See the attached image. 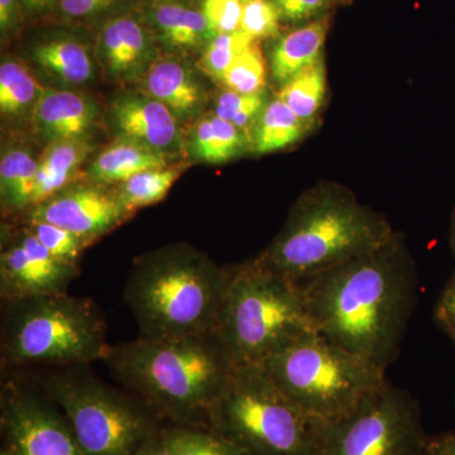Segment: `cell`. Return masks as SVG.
Masks as SVG:
<instances>
[{
    "label": "cell",
    "mask_w": 455,
    "mask_h": 455,
    "mask_svg": "<svg viewBox=\"0 0 455 455\" xmlns=\"http://www.w3.org/2000/svg\"><path fill=\"white\" fill-rule=\"evenodd\" d=\"M296 283L317 333L385 370L394 363L418 292L414 259L400 235Z\"/></svg>",
    "instance_id": "6da1fadb"
},
{
    "label": "cell",
    "mask_w": 455,
    "mask_h": 455,
    "mask_svg": "<svg viewBox=\"0 0 455 455\" xmlns=\"http://www.w3.org/2000/svg\"><path fill=\"white\" fill-rule=\"evenodd\" d=\"M103 362L156 415L196 427H208L209 411L235 367L217 331L140 337L110 347Z\"/></svg>",
    "instance_id": "7a4b0ae2"
},
{
    "label": "cell",
    "mask_w": 455,
    "mask_h": 455,
    "mask_svg": "<svg viewBox=\"0 0 455 455\" xmlns=\"http://www.w3.org/2000/svg\"><path fill=\"white\" fill-rule=\"evenodd\" d=\"M395 235L388 220L348 188L319 182L293 204L283 229L256 260L299 281L372 252Z\"/></svg>",
    "instance_id": "3957f363"
},
{
    "label": "cell",
    "mask_w": 455,
    "mask_h": 455,
    "mask_svg": "<svg viewBox=\"0 0 455 455\" xmlns=\"http://www.w3.org/2000/svg\"><path fill=\"white\" fill-rule=\"evenodd\" d=\"M229 268L188 247L166 248L134 263L124 300L140 337L179 338L215 331Z\"/></svg>",
    "instance_id": "277c9868"
},
{
    "label": "cell",
    "mask_w": 455,
    "mask_h": 455,
    "mask_svg": "<svg viewBox=\"0 0 455 455\" xmlns=\"http://www.w3.org/2000/svg\"><path fill=\"white\" fill-rule=\"evenodd\" d=\"M215 331L238 366L263 364L315 329L298 283L253 259L229 268Z\"/></svg>",
    "instance_id": "5b68a950"
},
{
    "label": "cell",
    "mask_w": 455,
    "mask_h": 455,
    "mask_svg": "<svg viewBox=\"0 0 455 455\" xmlns=\"http://www.w3.org/2000/svg\"><path fill=\"white\" fill-rule=\"evenodd\" d=\"M324 424L290 400L262 364L233 367L208 429L244 455H320Z\"/></svg>",
    "instance_id": "8992f818"
},
{
    "label": "cell",
    "mask_w": 455,
    "mask_h": 455,
    "mask_svg": "<svg viewBox=\"0 0 455 455\" xmlns=\"http://www.w3.org/2000/svg\"><path fill=\"white\" fill-rule=\"evenodd\" d=\"M2 357L14 364H86L110 349L97 305L64 293L3 301Z\"/></svg>",
    "instance_id": "52a82bcc"
},
{
    "label": "cell",
    "mask_w": 455,
    "mask_h": 455,
    "mask_svg": "<svg viewBox=\"0 0 455 455\" xmlns=\"http://www.w3.org/2000/svg\"><path fill=\"white\" fill-rule=\"evenodd\" d=\"M305 414L326 424L382 387L385 368L341 348L317 331L262 364Z\"/></svg>",
    "instance_id": "ba28073f"
},
{
    "label": "cell",
    "mask_w": 455,
    "mask_h": 455,
    "mask_svg": "<svg viewBox=\"0 0 455 455\" xmlns=\"http://www.w3.org/2000/svg\"><path fill=\"white\" fill-rule=\"evenodd\" d=\"M44 386L68 419L82 455H134L163 429L151 409L74 368L53 374Z\"/></svg>",
    "instance_id": "9c48e42d"
},
{
    "label": "cell",
    "mask_w": 455,
    "mask_h": 455,
    "mask_svg": "<svg viewBox=\"0 0 455 455\" xmlns=\"http://www.w3.org/2000/svg\"><path fill=\"white\" fill-rule=\"evenodd\" d=\"M427 438L416 398L387 381L324 424L320 455H420Z\"/></svg>",
    "instance_id": "30bf717a"
},
{
    "label": "cell",
    "mask_w": 455,
    "mask_h": 455,
    "mask_svg": "<svg viewBox=\"0 0 455 455\" xmlns=\"http://www.w3.org/2000/svg\"><path fill=\"white\" fill-rule=\"evenodd\" d=\"M0 423L5 445L20 455H82L68 419L47 396L4 386Z\"/></svg>",
    "instance_id": "8fae6325"
},
{
    "label": "cell",
    "mask_w": 455,
    "mask_h": 455,
    "mask_svg": "<svg viewBox=\"0 0 455 455\" xmlns=\"http://www.w3.org/2000/svg\"><path fill=\"white\" fill-rule=\"evenodd\" d=\"M130 215L118 191L113 193L98 185H71L33 206L28 220L53 224L90 243Z\"/></svg>",
    "instance_id": "7c38bea8"
},
{
    "label": "cell",
    "mask_w": 455,
    "mask_h": 455,
    "mask_svg": "<svg viewBox=\"0 0 455 455\" xmlns=\"http://www.w3.org/2000/svg\"><path fill=\"white\" fill-rule=\"evenodd\" d=\"M77 274L76 266L57 259L23 229L0 257V296L9 301L68 292Z\"/></svg>",
    "instance_id": "4fadbf2b"
},
{
    "label": "cell",
    "mask_w": 455,
    "mask_h": 455,
    "mask_svg": "<svg viewBox=\"0 0 455 455\" xmlns=\"http://www.w3.org/2000/svg\"><path fill=\"white\" fill-rule=\"evenodd\" d=\"M112 121L122 139L167 157L181 146L175 114L154 98L125 95L116 99L112 107Z\"/></svg>",
    "instance_id": "5bb4252c"
},
{
    "label": "cell",
    "mask_w": 455,
    "mask_h": 455,
    "mask_svg": "<svg viewBox=\"0 0 455 455\" xmlns=\"http://www.w3.org/2000/svg\"><path fill=\"white\" fill-rule=\"evenodd\" d=\"M155 52L148 32L134 18H113L101 29L99 56L116 80L130 82L145 76L156 61Z\"/></svg>",
    "instance_id": "9a60e30c"
},
{
    "label": "cell",
    "mask_w": 455,
    "mask_h": 455,
    "mask_svg": "<svg viewBox=\"0 0 455 455\" xmlns=\"http://www.w3.org/2000/svg\"><path fill=\"white\" fill-rule=\"evenodd\" d=\"M95 116L97 108L89 98L68 90H44L32 110L35 131L51 142L84 139Z\"/></svg>",
    "instance_id": "2e32d148"
},
{
    "label": "cell",
    "mask_w": 455,
    "mask_h": 455,
    "mask_svg": "<svg viewBox=\"0 0 455 455\" xmlns=\"http://www.w3.org/2000/svg\"><path fill=\"white\" fill-rule=\"evenodd\" d=\"M328 32L329 18L322 16L281 37L271 52V70L276 83L284 85L322 61Z\"/></svg>",
    "instance_id": "e0dca14e"
},
{
    "label": "cell",
    "mask_w": 455,
    "mask_h": 455,
    "mask_svg": "<svg viewBox=\"0 0 455 455\" xmlns=\"http://www.w3.org/2000/svg\"><path fill=\"white\" fill-rule=\"evenodd\" d=\"M145 90L148 97L164 103L176 116H190L204 100L196 75L175 59L156 60L145 75Z\"/></svg>",
    "instance_id": "ac0fdd59"
},
{
    "label": "cell",
    "mask_w": 455,
    "mask_h": 455,
    "mask_svg": "<svg viewBox=\"0 0 455 455\" xmlns=\"http://www.w3.org/2000/svg\"><path fill=\"white\" fill-rule=\"evenodd\" d=\"M161 40L180 50L200 49L208 46L217 36L212 31L203 11L188 8L172 0H158L149 13Z\"/></svg>",
    "instance_id": "d6986e66"
},
{
    "label": "cell",
    "mask_w": 455,
    "mask_h": 455,
    "mask_svg": "<svg viewBox=\"0 0 455 455\" xmlns=\"http://www.w3.org/2000/svg\"><path fill=\"white\" fill-rule=\"evenodd\" d=\"M92 151V145L84 139L51 142L38 161L40 166L32 208L70 187Z\"/></svg>",
    "instance_id": "ffe728a7"
},
{
    "label": "cell",
    "mask_w": 455,
    "mask_h": 455,
    "mask_svg": "<svg viewBox=\"0 0 455 455\" xmlns=\"http://www.w3.org/2000/svg\"><path fill=\"white\" fill-rule=\"evenodd\" d=\"M164 166H167V156L122 139L98 155L88 173L98 184H123L142 171Z\"/></svg>",
    "instance_id": "44dd1931"
},
{
    "label": "cell",
    "mask_w": 455,
    "mask_h": 455,
    "mask_svg": "<svg viewBox=\"0 0 455 455\" xmlns=\"http://www.w3.org/2000/svg\"><path fill=\"white\" fill-rule=\"evenodd\" d=\"M311 125L299 118L280 97L263 108L252 133L254 152L259 155L281 151L299 142Z\"/></svg>",
    "instance_id": "7402d4cb"
},
{
    "label": "cell",
    "mask_w": 455,
    "mask_h": 455,
    "mask_svg": "<svg viewBox=\"0 0 455 455\" xmlns=\"http://www.w3.org/2000/svg\"><path fill=\"white\" fill-rule=\"evenodd\" d=\"M33 59L47 73L68 85L88 83L94 73L88 49L73 38L42 42L33 50Z\"/></svg>",
    "instance_id": "603a6c76"
},
{
    "label": "cell",
    "mask_w": 455,
    "mask_h": 455,
    "mask_svg": "<svg viewBox=\"0 0 455 455\" xmlns=\"http://www.w3.org/2000/svg\"><path fill=\"white\" fill-rule=\"evenodd\" d=\"M250 137L230 122L220 116H205L191 133V154L208 164H223L233 160L245 149Z\"/></svg>",
    "instance_id": "cb8c5ba5"
},
{
    "label": "cell",
    "mask_w": 455,
    "mask_h": 455,
    "mask_svg": "<svg viewBox=\"0 0 455 455\" xmlns=\"http://www.w3.org/2000/svg\"><path fill=\"white\" fill-rule=\"evenodd\" d=\"M38 163L28 151L13 148L0 163V190L3 205L8 211H22L33 205Z\"/></svg>",
    "instance_id": "d4e9b609"
},
{
    "label": "cell",
    "mask_w": 455,
    "mask_h": 455,
    "mask_svg": "<svg viewBox=\"0 0 455 455\" xmlns=\"http://www.w3.org/2000/svg\"><path fill=\"white\" fill-rule=\"evenodd\" d=\"M187 167L184 164H167L160 169L142 171L133 178L123 182L118 196L125 211L133 214L140 208L154 205L166 197L181 173Z\"/></svg>",
    "instance_id": "484cf974"
},
{
    "label": "cell",
    "mask_w": 455,
    "mask_h": 455,
    "mask_svg": "<svg viewBox=\"0 0 455 455\" xmlns=\"http://www.w3.org/2000/svg\"><path fill=\"white\" fill-rule=\"evenodd\" d=\"M326 94L324 61L307 68L283 85L278 97L307 124L315 122Z\"/></svg>",
    "instance_id": "4316f807"
},
{
    "label": "cell",
    "mask_w": 455,
    "mask_h": 455,
    "mask_svg": "<svg viewBox=\"0 0 455 455\" xmlns=\"http://www.w3.org/2000/svg\"><path fill=\"white\" fill-rule=\"evenodd\" d=\"M44 90L25 65L4 60L0 66V110L3 116H18L35 109Z\"/></svg>",
    "instance_id": "83f0119b"
},
{
    "label": "cell",
    "mask_w": 455,
    "mask_h": 455,
    "mask_svg": "<svg viewBox=\"0 0 455 455\" xmlns=\"http://www.w3.org/2000/svg\"><path fill=\"white\" fill-rule=\"evenodd\" d=\"M164 434L173 455H244L241 449L208 427L173 424L164 427Z\"/></svg>",
    "instance_id": "f1b7e54d"
},
{
    "label": "cell",
    "mask_w": 455,
    "mask_h": 455,
    "mask_svg": "<svg viewBox=\"0 0 455 455\" xmlns=\"http://www.w3.org/2000/svg\"><path fill=\"white\" fill-rule=\"evenodd\" d=\"M230 92L251 95L263 92L266 86V64L257 42L241 53L221 79Z\"/></svg>",
    "instance_id": "f546056e"
},
{
    "label": "cell",
    "mask_w": 455,
    "mask_h": 455,
    "mask_svg": "<svg viewBox=\"0 0 455 455\" xmlns=\"http://www.w3.org/2000/svg\"><path fill=\"white\" fill-rule=\"evenodd\" d=\"M253 42L256 41L251 40L239 31L217 35L204 49L199 68L212 80L220 83L236 57L247 50Z\"/></svg>",
    "instance_id": "4dcf8cb0"
},
{
    "label": "cell",
    "mask_w": 455,
    "mask_h": 455,
    "mask_svg": "<svg viewBox=\"0 0 455 455\" xmlns=\"http://www.w3.org/2000/svg\"><path fill=\"white\" fill-rule=\"evenodd\" d=\"M266 104L263 92L244 95L227 90L215 101L214 114L244 132L252 142L254 125Z\"/></svg>",
    "instance_id": "1f68e13d"
},
{
    "label": "cell",
    "mask_w": 455,
    "mask_h": 455,
    "mask_svg": "<svg viewBox=\"0 0 455 455\" xmlns=\"http://www.w3.org/2000/svg\"><path fill=\"white\" fill-rule=\"evenodd\" d=\"M28 223L26 229L36 236L53 257L68 265L76 266L84 248L89 244L88 242L53 224L35 220H28Z\"/></svg>",
    "instance_id": "d6a6232c"
},
{
    "label": "cell",
    "mask_w": 455,
    "mask_h": 455,
    "mask_svg": "<svg viewBox=\"0 0 455 455\" xmlns=\"http://www.w3.org/2000/svg\"><path fill=\"white\" fill-rule=\"evenodd\" d=\"M281 14L274 0H248L243 4L239 32L252 41L274 37L280 29Z\"/></svg>",
    "instance_id": "836d02e7"
},
{
    "label": "cell",
    "mask_w": 455,
    "mask_h": 455,
    "mask_svg": "<svg viewBox=\"0 0 455 455\" xmlns=\"http://www.w3.org/2000/svg\"><path fill=\"white\" fill-rule=\"evenodd\" d=\"M243 4L242 0H204L203 13L217 35L235 33L241 26Z\"/></svg>",
    "instance_id": "e575fe53"
},
{
    "label": "cell",
    "mask_w": 455,
    "mask_h": 455,
    "mask_svg": "<svg viewBox=\"0 0 455 455\" xmlns=\"http://www.w3.org/2000/svg\"><path fill=\"white\" fill-rule=\"evenodd\" d=\"M281 18L290 22H301L320 16L338 0H274Z\"/></svg>",
    "instance_id": "d590c367"
},
{
    "label": "cell",
    "mask_w": 455,
    "mask_h": 455,
    "mask_svg": "<svg viewBox=\"0 0 455 455\" xmlns=\"http://www.w3.org/2000/svg\"><path fill=\"white\" fill-rule=\"evenodd\" d=\"M435 320L440 328L451 335V339H455V272L440 295L435 307Z\"/></svg>",
    "instance_id": "8d00e7d4"
},
{
    "label": "cell",
    "mask_w": 455,
    "mask_h": 455,
    "mask_svg": "<svg viewBox=\"0 0 455 455\" xmlns=\"http://www.w3.org/2000/svg\"><path fill=\"white\" fill-rule=\"evenodd\" d=\"M116 0H60L62 13L70 18L95 16L112 7Z\"/></svg>",
    "instance_id": "74e56055"
},
{
    "label": "cell",
    "mask_w": 455,
    "mask_h": 455,
    "mask_svg": "<svg viewBox=\"0 0 455 455\" xmlns=\"http://www.w3.org/2000/svg\"><path fill=\"white\" fill-rule=\"evenodd\" d=\"M420 455H455V430L427 435Z\"/></svg>",
    "instance_id": "f35d334b"
},
{
    "label": "cell",
    "mask_w": 455,
    "mask_h": 455,
    "mask_svg": "<svg viewBox=\"0 0 455 455\" xmlns=\"http://www.w3.org/2000/svg\"><path fill=\"white\" fill-rule=\"evenodd\" d=\"M22 11L20 0H0V28L3 33L16 28Z\"/></svg>",
    "instance_id": "ab89813d"
},
{
    "label": "cell",
    "mask_w": 455,
    "mask_h": 455,
    "mask_svg": "<svg viewBox=\"0 0 455 455\" xmlns=\"http://www.w3.org/2000/svg\"><path fill=\"white\" fill-rule=\"evenodd\" d=\"M134 455H173L164 438V427L147 440Z\"/></svg>",
    "instance_id": "60d3db41"
},
{
    "label": "cell",
    "mask_w": 455,
    "mask_h": 455,
    "mask_svg": "<svg viewBox=\"0 0 455 455\" xmlns=\"http://www.w3.org/2000/svg\"><path fill=\"white\" fill-rule=\"evenodd\" d=\"M22 11L28 14H41L51 8L55 0H20Z\"/></svg>",
    "instance_id": "b9f144b4"
},
{
    "label": "cell",
    "mask_w": 455,
    "mask_h": 455,
    "mask_svg": "<svg viewBox=\"0 0 455 455\" xmlns=\"http://www.w3.org/2000/svg\"><path fill=\"white\" fill-rule=\"evenodd\" d=\"M451 250H453V252L455 254V209L453 212V217H451Z\"/></svg>",
    "instance_id": "7bdbcfd3"
},
{
    "label": "cell",
    "mask_w": 455,
    "mask_h": 455,
    "mask_svg": "<svg viewBox=\"0 0 455 455\" xmlns=\"http://www.w3.org/2000/svg\"><path fill=\"white\" fill-rule=\"evenodd\" d=\"M0 455H20L17 453L16 451H13L11 447H8V445H5L4 448L2 449V451H0Z\"/></svg>",
    "instance_id": "ee69618b"
},
{
    "label": "cell",
    "mask_w": 455,
    "mask_h": 455,
    "mask_svg": "<svg viewBox=\"0 0 455 455\" xmlns=\"http://www.w3.org/2000/svg\"><path fill=\"white\" fill-rule=\"evenodd\" d=\"M242 2H243V3H247V2H248V0H242Z\"/></svg>",
    "instance_id": "f6af8a7d"
},
{
    "label": "cell",
    "mask_w": 455,
    "mask_h": 455,
    "mask_svg": "<svg viewBox=\"0 0 455 455\" xmlns=\"http://www.w3.org/2000/svg\"><path fill=\"white\" fill-rule=\"evenodd\" d=\"M453 341H454V346H455V339H453Z\"/></svg>",
    "instance_id": "bcb514c9"
},
{
    "label": "cell",
    "mask_w": 455,
    "mask_h": 455,
    "mask_svg": "<svg viewBox=\"0 0 455 455\" xmlns=\"http://www.w3.org/2000/svg\"><path fill=\"white\" fill-rule=\"evenodd\" d=\"M338 2H341V0H338Z\"/></svg>",
    "instance_id": "7dc6e473"
}]
</instances>
